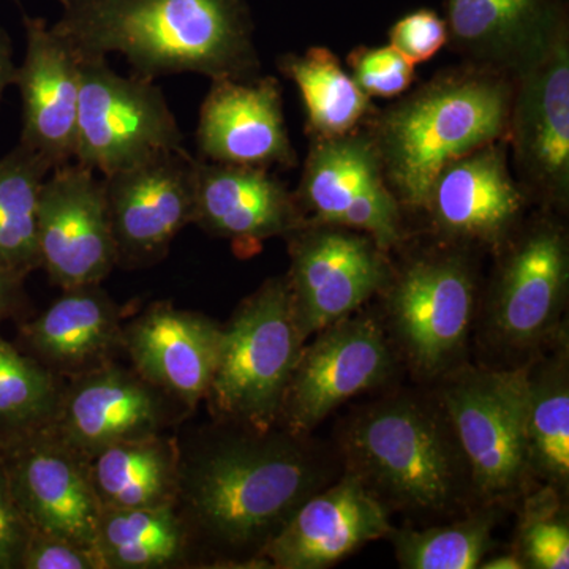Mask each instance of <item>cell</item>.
Listing matches in <instances>:
<instances>
[{"mask_svg": "<svg viewBox=\"0 0 569 569\" xmlns=\"http://www.w3.org/2000/svg\"><path fill=\"white\" fill-rule=\"evenodd\" d=\"M181 512L203 567L263 568L261 552L291 515L337 479L309 437L217 421L178 432Z\"/></svg>", "mask_w": 569, "mask_h": 569, "instance_id": "cell-1", "label": "cell"}, {"mask_svg": "<svg viewBox=\"0 0 569 569\" xmlns=\"http://www.w3.org/2000/svg\"><path fill=\"white\" fill-rule=\"evenodd\" d=\"M52 31L82 56L118 52L146 80L198 73L252 80L260 71L247 0H58Z\"/></svg>", "mask_w": 569, "mask_h": 569, "instance_id": "cell-2", "label": "cell"}, {"mask_svg": "<svg viewBox=\"0 0 569 569\" xmlns=\"http://www.w3.org/2000/svg\"><path fill=\"white\" fill-rule=\"evenodd\" d=\"M511 96V77L471 63L438 74L373 119L381 174L402 208L425 212L448 163L507 140Z\"/></svg>", "mask_w": 569, "mask_h": 569, "instance_id": "cell-3", "label": "cell"}, {"mask_svg": "<svg viewBox=\"0 0 569 569\" xmlns=\"http://www.w3.org/2000/svg\"><path fill=\"white\" fill-rule=\"evenodd\" d=\"M347 471L385 505L445 512L471 496L470 471L440 397L403 392L355 411L340 427Z\"/></svg>", "mask_w": 569, "mask_h": 569, "instance_id": "cell-4", "label": "cell"}, {"mask_svg": "<svg viewBox=\"0 0 569 569\" xmlns=\"http://www.w3.org/2000/svg\"><path fill=\"white\" fill-rule=\"evenodd\" d=\"M306 342L287 276L271 277L222 325L219 361L204 399L212 418L258 430L277 427Z\"/></svg>", "mask_w": 569, "mask_h": 569, "instance_id": "cell-5", "label": "cell"}, {"mask_svg": "<svg viewBox=\"0 0 569 569\" xmlns=\"http://www.w3.org/2000/svg\"><path fill=\"white\" fill-rule=\"evenodd\" d=\"M389 340L425 380L462 365L477 316L478 272L468 247L448 244L410 258L380 293Z\"/></svg>", "mask_w": 569, "mask_h": 569, "instance_id": "cell-6", "label": "cell"}, {"mask_svg": "<svg viewBox=\"0 0 569 569\" xmlns=\"http://www.w3.org/2000/svg\"><path fill=\"white\" fill-rule=\"evenodd\" d=\"M437 395L466 456L471 496L482 507H498L526 492L533 481L527 462V365H460L441 378Z\"/></svg>", "mask_w": 569, "mask_h": 569, "instance_id": "cell-7", "label": "cell"}, {"mask_svg": "<svg viewBox=\"0 0 569 569\" xmlns=\"http://www.w3.org/2000/svg\"><path fill=\"white\" fill-rule=\"evenodd\" d=\"M183 149V134L159 86L116 73L103 56L80 54L77 163L107 178L156 153Z\"/></svg>", "mask_w": 569, "mask_h": 569, "instance_id": "cell-8", "label": "cell"}, {"mask_svg": "<svg viewBox=\"0 0 569 569\" xmlns=\"http://www.w3.org/2000/svg\"><path fill=\"white\" fill-rule=\"evenodd\" d=\"M486 332L501 350L526 353L559 336L569 290V241L550 216L519 224L498 249Z\"/></svg>", "mask_w": 569, "mask_h": 569, "instance_id": "cell-9", "label": "cell"}, {"mask_svg": "<svg viewBox=\"0 0 569 569\" xmlns=\"http://www.w3.org/2000/svg\"><path fill=\"white\" fill-rule=\"evenodd\" d=\"M508 148L526 197L546 211L569 206V22L545 54L512 77Z\"/></svg>", "mask_w": 569, "mask_h": 569, "instance_id": "cell-10", "label": "cell"}, {"mask_svg": "<svg viewBox=\"0 0 569 569\" xmlns=\"http://www.w3.org/2000/svg\"><path fill=\"white\" fill-rule=\"evenodd\" d=\"M312 337L288 381L277 422L301 437L351 397L383 385L396 367L387 329L369 313H351Z\"/></svg>", "mask_w": 569, "mask_h": 569, "instance_id": "cell-11", "label": "cell"}, {"mask_svg": "<svg viewBox=\"0 0 569 569\" xmlns=\"http://www.w3.org/2000/svg\"><path fill=\"white\" fill-rule=\"evenodd\" d=\"M287 239L291 263L284 276L306 339L359 312L391 280L387 250L361 231L307 222Z\"/></svg>", "mask_w": 569, "mask_h": 569, "instance_id": "cell-12", "label": "cell"}, {"mask_svg": "<svg viewBox=\"0 0 569 569\" xmlns=\"http://www.w3.org/2000/svg\"><path fill=\"white\" fill-rule=\"evenodd\" d=\"M0 455L29 529L96 549L102 507L84 456L51 425L0 438Z\"/></svg>", "mask_w": 569, "mask_h": 569, "instance_id": "cell-13", "label": "cell"}, {"mask_svg": "<svg viewBox=\"0 0 569 569\" xmlns=\"http://www.w3.org/2000/svg\"><path fill=\"white\" fill-rule=\"evenodd\" d=\"M179 400L116 361L63 383L52 429L86 459L100 449L174 432L192 417Z\"/></svg>", "mask_w": 569, "mask_h": 569, "instance_id": "cell-14", "label": "cell"}, {"mask_svg": "<svg viewBox=\"0 0 569 569\" xmlns=\"http://www.w3.org/2000/svg\"><path fill=\"white\" fill-rule=\"evenodd\" d=\"M194 168L197 159L183 149L103 178L116 266L149 268L168 257L176 236L194 220Z\"/></svg>", "mask_w": 569, "mask_h": 569, "instance_id": "cell-15", "label": "cell"}, {"mask_svg": "<svg viewBox=\"0 0 569 569\" xmlns=\"http://www.w3.org/2000/svg\"><path fill=\"white\" fill-rule=\"evenodd\" d=\"M40 268L56 287L102 283L116 266L104 182L80 163L54 168L37 203Z\"/></svg>", "mask_w": 569, "mask_h": 569, "instance_id": "cell-16", "label": "cell"}, {"mask_svg": "<svg viewBox=\"0 0 569 569\" xmlns=\"http://www.w3.org/2000/svg\"><path fill=\"white\" fill-rule=\"evenodd\" d=\"M508 152L507 140L493 141L437 176L425 212L449 244L498 252L522 223L529 198L509 171Z\"/></svg>", "mask_w": 569, "mask_h": 569, "instance_id": "cell-17", "label": "cell"}, {"mask_svg": "<svg viewBox=\"0 0 569 569\" xmlns=\"http://www.w3.org/2000/svg\"><path fill=\"white\" fill-rule=\"evenodd\" d=\"M388 508L351 471L306 500L261 552L263 568L325 569L389 537Z\"/></svg>", "mask_w": 569, "mask_h": 569, "instance_id": "cell-18", "label": "cell"}, {"mask_svg": "<svg viewBox=\"0 0 569 569\" xmlns=\"http://www.w3.org/2000/svg\"><path fill=\"white\" fill-rule=\"evenodd\" d=\"M220 343L222 325L171 302H156L123 320L122 351L130 366L193 413L211 387Z\"/></svg>", "mask_w": 569, "mask_h": 569, "instance_id": "cell-19", "label": "cell"}, {"mask_svg": "<svg viewBox=\"0 0 569 569\" xmlns=\"http://www.w3.org/2000/svg\"><path fill=\"white\" fill-rule=\"evenodd\" d=\"M193 223L230 241L239 257H250L268 239L287 238L307 220L296 194L266 168L197 159Z\"/></svg>", "mask_w": 569, "mask_h": 569, "instance_id": "cell-20", "label": "cell"}, {"mask_svg": "<svg viewBox=\"0 0 569 569\" xmlns=\"http://www.w3.org/2000/svg\"><path fill=\"white\" fill-rule=\"evenodd\" d=\"M26 56L13 84L22 99L21 144L54 168L70 163L77 148L80 54L43 18H22Z\"/></svg>", "mask_w": 569, "mask_h": 569, "instance_id": "cell-21", "label": "cell"}, {"mask_svg": "<svg viewBox=\"0 0 569 569\" xmlns=\"http://www.w3.org/2000/svg\"><path fill=\"white\" fill-rule=\"evenodd\" d=\"M197 144L208 162L293 167L296 152L276 78L212 81L201 104Z\"/></svg>", "mask_w": 569, "mask_h": 569, "instance_id": "cell-22", "label": "cell"}, {"mask_svg": "<svg viewBox=\"0 0 569 569\" xmlns=\"http://www.w3.org/2000/svg\"><path fill=\"white\" fill-rule=\"evenodd\" d=\"M445 22L463 58L512 78L545 54L569 18L565 0H445Z\"/></svg>", "mask_w": 569, "mask_h": 569, "instance_id": "cell-23", "label": "cell"}, {"mask_svg": "<svg viewBox=\"0 0 569 569\" xmlns=\"http://www.w3.org/2000/svg\"><path fill=\"white\" fill-rule=\"evenodd\" d=\"M123 313L102 283L62 290L39 317L21 326L24 353L63 381L116 361Z\"/></svg>", "mask_w": 569, "mask_h": 569, "instance_id": "cell-24", "label": "cell"}, {"mask_svg": "<svg viewBox=\"0 0 569 569\" xmlns=\"http://www.w3.org/2000/svg\"><path fill=\"white\" fill-rule=\"evenodd\" d=\"M88 466L102 509L171 507L178 500V432L111 445Z\"/></svg>", "mask_w": 569, "mask_h": 569, "instance_id": "cell-25", "label": "cell"}, {"mask_svg": "<svg viewBox=\"0 0 569 569\" xmlns=\"http://www.w3.org/2000/svg\"><path fill=\"white\" fill-rule=\"evenodd\" d=\"M96 550L103 569H183L203 563L192 530L176 505L102 509Z\"/></svg>", "mask_w": 569, "mask_h": 569, "instance_id": "cell-26", "label": "cell"}, {"mask_svg": "<svg viewBox=\"0 0 569 569\" xmlns=\"http://www.w3.org/2000/svg\"><path fill=\"white\" fill-rule=\"evenodd\" d=\"M385 182L369 132L313 140L296 200L309 223L342 224L343 217L377 183Z\"/></svg>", "mask_w": 569, "mask_h": 569, "instance_id": "cell-27", "label": "cell"}, {"mask_svg": "<svg viewBox=\"0 0 569 569\" xmlns=\"http://www.w3.org/2000/svg\"><path fill=\"white\" fill-rule=\"evenodd\" d=\"M546 358L527 362L526 441L531 479L567 496L569 358L567 335Z\"/></svg>", "mask_w": 569, "mask_h": 569, "instance_id": "cell-28", "label": "cell"}, {"mask_svg": "<svg viewBox=\"0 0 569 569\" xmlns=\"http://www.w3.org/2000/svg\"><path fill=\"white\" fill-rule=\"evenodd\" d=\"M279 70L298 86L313 140H326L358 129L370 110L369 97L340 66L335 52L313 47L302 54H284Z\"/></svg>", "mask_w": 569, "mask_h": 569, "instance_id": "cell-29", "label": "cell"}, {"mask_svg": "<svg viewBox=\"0 0 569 569\" xmlns=\"http://www.w3.org/2000/svg\"><path fill=\"white\" fill-rule=\"evenodd\" d=\"M52 164L18 144L0 159V268L29 276L40 268L37 203Z\"/></svg>", "mask_w": 569, "mask_h": 569, "instance_id": "cell-30", "label": "cell"}, {"mask_svg": "<svg viewBox=\"0 0 569 569\" xmlns=\"http://www.w3.org/2000/svg\"><path fill=\"white\" fill-rule=\"evenodd\" d=\"M496 507H481L475 515L447 527L392 529L397 561L406 569H475L488 556L496 529Z\"/></svg>", "mask_w": 569, "mask_h": 569, "instance_id": "cell-31", "label": "cell"}, {"mask_svg": "<svg viewBox=\"0 0 569 569\" xmlns=\"http://www.w3.org/2000/svg\"><path fill=\"white\" fill-rule=\"evenodd\" d=\"M63 383L0 336V438L51 425Z\"/></svg>", "mask_w": 569, "mask_h": 569, "instance_id": "cell-32", "label": "cell"}, {"mask_svg": "<svg viewBox=\"0 0 569 569\" xmlns=\"http://www.w3.org/2000/svg\"><path fill=\"white\" fill-rule=\"evenodd\" d=\"M563 496L542 486L527 498L519 522L518 548L526 568H569V522Z\"/></svg>", "mask_w": 569, "mask_h": 569, "instance_id": "cell-33", "label": "cell"}, {"mask_svg": "<svg viewBox=\"0 0 569 569\" xmlns=\"http://www.w3.org/2000/svg\"><path fill=\"white\" fill-rule=\"evenodd\" d=\"M351 78L367 97L391 99L410 88L415 80V66L396 48L359 47L347 58Z\"/></svg>", "mask_w": 569, "mask_h": 569, "instance_id": "cell-34", "label": "cell"}, {"mask_svg": "<svg viewBox=\"0 0 569 569\" xmlns=\"http://www.w3.org/2000/svg\"><path fill=\"white\" fill-rule=\"evenodd\" d=\"M447 43V22L433 10L410 11L389 29V44L413 66L429 61Z\"/></svg>", "mask_w": 569, "mask_h": 569, "instance_id": "cell-35", "label": "cell"}, {"mask_svg": "<svg viewBox=\"0 0 569 569\" xmlns=\"http://www.w3.org/2000/svg\"><path fill=\"white\" fill-rule=\"evenodd\" d=\"M21 569H103L96 549L52 535L32 531Z\"/></svg>", "mask_w": 569, "mask_h": 569, "instance_id": "cell-36", "label": "cell"}, {"mask_svg": "<svg viewBox=\"0 0 569 569\" xmlns=\"http://www.w3.org/2000/svg\"><path fill=\"white\" fill-rule=\"evenodd\" d=\"M32 530L22 518L0 455V569H21L22 553Z\"/></svg>", "mask_w": 569, "mask_h": 569, "instance_id": "cell-37", "label": "cell"}, {"mask_svg": "<svg viewBox=\"0 0 569 569\" xmlns=\"http://www.w3.org/2000/svg\"><path fill=\"white\" fill-rule=\"evenodd\" d=\"M24 274L10 269L0 268V323L7 318L17 316L26 301Z\"/></svg>", "mask_w": 569, "mask_h": 569, "instance_id": "cell-38", "label": "cell"}, {"mask_svg": "<svg viewBox=\"0 0 569 569\" xmlns=\"http://www.w3.org/2000/svg\"><path fill=\"white\" fill-rule=\"evenodd\" d=\"M17 66L13 62V50H11V40L6 29L0 28V102L7 88L13 84Z\"/></svg>", "mask_w": 569, "mask_h": 569, "instance_id": "cell-39", "label": "cell"}, {"mask_svg": "<svg viewBox=\"0 0 569 569\" xmlns=\"http://www.w3.org/2000/svg\"><path fill=\"white\" fill-rule=\"evenodd\" d=\"M482 569H526V563L518 552L501 553V556L485 559L479 563Z\"/></svg>", "mask_w": 569, "mask_h": 569, "instance_id": "cell-40", "label": "cell"}]
</instances>
